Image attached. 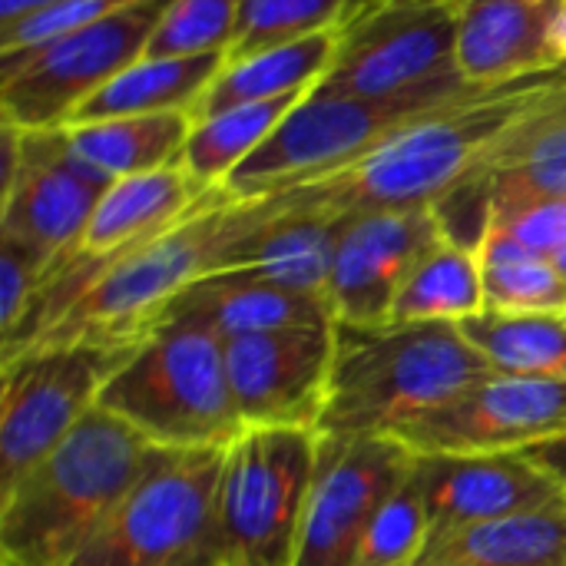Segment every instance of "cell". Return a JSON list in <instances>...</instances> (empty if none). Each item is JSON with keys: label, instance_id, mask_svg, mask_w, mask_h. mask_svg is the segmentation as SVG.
Here are the masks:
<instances>
[{"label": "cell", "instance_id": "15", "mask_svg": "<svg viewBox=\"0 0 566 566\" xmlns=\"http://www.w3.org/2000/svg\"><path fill=\"white\" fill-rule=\"evenodd\" d=\"M441 239L448 235L434 206L345 219L328 279L332 318L345 325L391 322V308L405 279Z\"/></svg>", "mask_w": 566, "mask_h": 566}, {"label": "cell", "instance_id": "10", "mask_svg": "<svg viewBox=\"0 0 566 566\" xmlns=\"http://www.w3.org/2000/svg\"><path fill=\"white\" fill-rule=\"evenodd\" d=\"M458 70V0H371L315 83L325 96H398Z\"/></svg>", "mask_w": 566, "mask_h": 566}, {"label": "cell", "instance_id": "23", "mask_svg": "<svg viewBox=\"0 0 566 566\" xmlns=\"http://www.w3.org/2000/svg\"><path fill=\"white\" fill-rule=\"evenodd\" d=\"M481 179L494 196L566 199V83L544 96L488 156Z\"/></svg>", "mask_w": 566, "mask_h": 566}, {"label": "cell", "instance_id": "21", "mask_svg": "<svg viewBox=\"0 0 566 566\" xmlns=\"http://www.w3.org/2000/svg\"><path fill=\"white\" fill-rule=\"evenodd\" d=\"M566 564V497L484 521L428 544L418 566H560Z\"/></svg>", "mask_w": 566, "mask_h": 566}, {"label": "cell", "instance_id": "22", "mask_svg": "<svg viewBox=\"0 0 566 566\" xmlns=\"http://www.w3.org/2000/svg\"><path fill=\"white\" fill-rule=\"evenodd\" d=\"M226 53L199 56H143L99 93H93L70 123L116 119V116H149V113H192L212 80L222 73Z\"/></svg>", "mask_w": 566, "mask_h": 566}, {"label": "cell", "instance_id": "18", "mask_svg": "<svg viewBox=\"0 0 566 566\" xmlns=\"http://www.w3.org/2000/svg\"><path fill=\"white\" fill-rule=\"evenodd\" d=\"M342 226V219L328 216L279 212L265 196L252 199L249 229L222 249L209 275H239L328 302Z\"/></svg>", "mask_w": 566, "mask_h": 566}, {"label": "cell", "instance_id": "30", "mask_svg": "<svg viewBox=\"0 0 566 566\" xmlns=\"http://www.w3.org/2000/svg\"><path fill=\"white\" fill-rule=\"evenodd\" d=\"M368 3L371 0H239L235 40L226 63H239L325 30H342Z\"/></svg>", "mask_w": 566, "mask_h": 566}, {"label": "cell", "instance_id": "13", "mask_svg": "<svg viewBox=\"0 0 566 566\" xmlns=\"http://www.w3.org/2000/svg\"><path fill=\"white\" fill-rule=\"evenodd\" d=\"M566 438V381L491 371L408 428L411 454H524Z\"/></svg>", "mask_w": 566, "mask_h": 566}, {"label": "cell", "instance_id": "28", "mask_svg": "<svg viewBox=\"0 0 566 566\" xmlns=\"http://www.w3.org/2000/svg\"><path fill=\"white\" fill-rule=\"evenodd\" d=\"M484 308L517 315H566V279L554 259L534 255L514 235L488 222L478 245Z\"/></svg>", "mask_w": 566, "mask_h": 566}, {"label": "cell", "instance_id": "19", "mask_svg": "<svg viewBox=\"0 0 566 566\" xmlns=\"http://www.w3.org/2000/svg\"><path fill=\"white\" fill-rule=\"evenodd\" d=\"M212 189L202 186L182 163L116 179L99 196L73 255L109 259L143 245L186 219Z\"/></svg>", "mask_w": 566, "mask_h": 566}, {"label": "cell", "instance_id": "9", "mask_svg": "<svg viewBox=\"0 0 566 566\" xmlns=\"http://www.w3.org/2000/svg\"><path fill=\"white\" fill-rule=\"evenodd\" d=\"M139 348V345H136ZM136 348L60 345L0 368V494L36 468L96 408L109 375Z\"/></svg>", "mask_w": 566, "mask_h": 566}, {"label": "cell", "instance_id": "17", "mask_svg": "<svg viewBox=\"0 0 566 566\" xmlns=\"http://www.w3.org/2000/svg\"><path fill=\"white\" fill-rule=\"evenodd\" d=\"M566 63V0H458V70L478 90Z\"/></svg>", "mask_w": 566, "mask_h": 566}, {"label": "cell", "instance_id": "24", "mask_svg": "<svg viewBox=\"0 0 566 566\" xmlns=\"http://www.w3.org/2000/svg\"><path fill=\"white\" fill-rule=\"evenodd\" d=\"M338 36L342 30H325L305 40H295L289 46H275L249 60L226 63L222 73L212 80V86L202 93V99L192 106L189 113L192 123L209 119L242 103L275 99L289 93H312L338 50Z\"/></svg>", "mask_w": 566, "mask_h": 566}, {"label": "cell", "instance_id": "27", "mask_svg": "<svg viewBox=\"0 0 566 566\" xmlns=\"http://www.w3.org/2000/svg\"><path fill=\"white\" fill-rule=\"evenodd\" d=\"M464 338L484 355L491 371L566 381V315L478 312L461 322Z\"/></svg>", "mask_w": 566, "mask_h": 566}, {"label": "cell", "instance_id": "6", "mask_svg": "<svg viewBox=\"0 0 566 566\" xmlns=\"http://www.w3.org/2000/svg\"><path fill=\"white\" fill-rule=\"evenodd\" d=\"M226 451H166L70 566H219Z\"/></svg>", "mask_w": 566, "mask_h": 566}, {"label": "cell", "instance_id": "8", "mask_svg": "<svg viewBox=\"0 0 566 566\" xmlns=\"http://www.w3.org/2000/svg\"><path fill=\"white\" fill-rule=\"evenodd\" d=\"M169 0H136L90 27L0 56V113L20 129H56L109 80L146 56Z\"/></svg>", "mask_w": 566, "mask_h": 566}, {"label": "cell", "instance_id": "35", "mask_svg": "<svg viewBox=\"0 0 566 566\" xmlns=\"http://www.w3.org/2000/svg\"><path fill=\"white\" fill-rule=\"evenodd\" d=\"M524 454H531L541 468H547V471L566 488V438H560V441H547V444L531 448V451H524Z\"/></svg>", "mask_w": 566, "mask_h": 566}, {"label": "cell", "instance_id": "29", "mask_svg": "<svg viewBox=\"0 0 566 566\" xmlns=\"http://www.w3.org/2000/svg\"><path fill=\"white\" fill-rule=\"evenodd\" d=\"M308 93H289L275 99L242 103L232 109H222L209 119H199L186 139L182 166L202 182V186H222L272 133L275 126L292 113V106Z\"/></svg>", "mask_w": 566, "mask_h": 566}, {"label": "cell", "instance_id": "36", "mask_svg": "<svg viewBox=\"0 0 566 566\" xmlns=\"http://www.w3.org/2000/svg\"><path fill=\"white\" fill-rule=\"evenodd\" d=\"M63 0H0V27H10L23 17H33L40 10H50Z\"/></svg>", "mask_w": 566, "mask_h": 566}, {"label": "cell", "instance_id": "32", "mask_svg": "<svg viewBox=\"0 0 566 566\" xmlns=\"http://www.w3.org/2000/svg\"><path fill=\"white\" fill-rule=\"evenodd\" d=\"M431 544V521L424 497L415 484V468L408 481L388 497L368 527L355 566H418Z\"/></svg>", "mask_w": 566, "mask_h": 566}, {"label": "cell", "instance_id": "25", "mask_svg": "<svg viewBox=\"0 0 566 566\" xmlns=\"http://www.w3.org/2000/svg\"><path fill=\"white\" fill-rule=\"evenodd\" d=\"M192 126L196 123L189 113H149L66 123V136L83 163H90L93 169L116 182L126 176L176 166L182 159Z\"/></svg>", "mask_w": 566, "mask_h": 566}, {"label": "cell", "instance_id": "37", "mask_svg": "<svg viewBox=\"0 0 566 566\" xmlns=\"http://www.w3.org/2000/svg\"><path fill=\"white\" fill-rule=\"evenodd\" d=\"M554 265H557V272L566 279V245L557 252V255H554Z\"/></svg>", "mask_w": 566, "mask_h": 566}, {"label": "cell", "instance_id": "34", "mask_svg": "<svg viewBox=\"0 0 566 566\" xmlns=\"http://www.w3.org/2000/svg\"><path fill=\"white\" fill-rule=\"evenodd\" d=\"M46 282V265L23 245L0 239V332L10 338L33 308Z\"/></svg>", "mask_w": 566, "mask_h": 566}, {"label": "cell", "instance_id": "5", "mask_svg": "<svg viewBox=\"0 0 566 566\" xmlns=\"http://www.w3.org/2000/svg\"><path fill=\"white\" fill-rule=\"evenodd\" d=\"M481 93L461 73L431 80L398 96H302L275 133L222 182L232 199H262L282 189H295L325 179L428 113H438L458 99Z\"/></svg>", "mask_w": 566, "mask_h": 566}, {"label": "cell", "instance_id": "33", "mask_svg": "<svg viewBox=\"0 0 566 566\" xmlns=\"http://www.w3.org/2000/svg\"><path fill=\"white\" fill-rule=\"evenodd\" d=\"M491 226L514 235L534 255L554 259L566 245V199L557 196H494Z\"/></svg>", "mask_w": 566, "mask_h": 566}, {"label": "cell", "instance_id": "3", "mask_svg": "<svg viewBox=\"0 0 566 566\" xmlns=\"http://www.w3.org/2000/svg\"><path fill=\"white\" fill-rule=\"evenodd\" d=\"M103 408L0 494V566H70L163 458Z\"/></svg>", "mask_w": 566, "mask_h": 566}, {"label": "cell", "instance_id": "38", "mask_svg": "<svg viewBox=\"0 0 566 566\" xmlns=\"http://www.w3.org/2000/svg\"><path fill=\"white\" fill-rule=\"evenodd\" d=\"M560 566H566V564H560Z\"/></svg>", "mask_w": 566, "mask_h": 566}, {"label": "cell", "instance_id": "31", "mask_svg": "<svg viewBox=\"0 0 566 566\" xmlns=\"http://www.w3.org/2000/svg\"><path fill=\"white\" fill-rule=\"evenodd\" d=\"M239 23V0H169L159 17L146 56H199L229 53Z\"/></svg>", "mask_w": 566, "mask_h": 566}, {"label": "cell", "instance_id": "20", "mask_svg": "<svg viewBox=\"0 0 566 566\" xmlns=\"http://www.w3.org/2000/svg\"><path fill=\"white\" fill-rule=\"evenodd\" d=\"M163 322H196L226 342L275 328L335 325L325 298L239 275H202L172 302Z\"/></svg>", "mask_w": 566, "mask_h": 566}, {"label": "cell", "instance_id": "11", "mask_svg": "<svg viewBox=\"0 0 566 566\" xmlns=\"http://www.w3.org/2000/svg\"><path fill=\"white\" fill-rule=\"evenodd\" d=\"M415 454L391 438H322L295 566H355L388 497L408 481Z\"/></svg>", "mask_w": 566, "mask_h": 566}, {"label": "cell", "instance_id": "2", "mask_svg": "<svg viewBox=\"0 0 566 566\" xmlns=\"http://www.w3.org/2000/svg\"><path fill=\"white\" fill-rule=\"evenodd\" d=\"M488 375L491 365L454 322H335L318 434L398 441Z\"/></svg>", "mask_w": 566, "mask_h": 566}, {"label": "cell", "instance_id": "7", "mask_svg": "<svg viewBox=\"0 0 566 566\" xmlns=\"http://www.w3.org/2000/svg\"><path fill=\"white\" fill-rule=\"evenodd\" d=\"M318 464V431L245 428L226 451L219 566H295Z\"/></svg>", "mask_w": 566, "mask_h": 566}, {"label": "cell", "instance_id": "16", "mask_svg": "<svg viewBox=\"0 0 566 566\" xmlns=\"http://www.w3.org/2000/svg\"><path fill=\"white\" fill-rule=\"evenodd\" d=\"M415 484L431 541L566 497L564 484L531 454H415Z\"/></svg>", "mask_w": 566, "mask_h": 566}, {"label": "cell", "instance_id": "12", "mask_svg": "<svg viewBox=\"0 0 566 566\" xmlns=\"http://www.w3.org/2000/svg\"><path fill=\"white\" fill-rule=\"evenodd\" d=\"M109 182L113 179L73 153L66 126L23 129L20 163L3 182L0 239L23 245L50 275L76 252Z\"/></svg>", "mask_w": 566, "mask_h": 566}, {"label": "cell", "instance_id": "26", "mask_svg": "<svg viewBox=\"0 0 566 566\" xmlns=\"http://www.w3.org/2000/svg\"><path fill=\"white\" fill-rule=\"evenodd\" d=\"M484 312V275L478 252L441 239L405 279L391 322L415 325V322H454Z\"/></svg>", "mask_w": 566, "mask_h": 566}, {"label": "cell", "instance_id": "1", "mask_svg": "<svg viewBox=\"0 0 566 566\" xmlns=\"http://www.w3.org/2000/svg\"><path fill=\"white\" fill-rule=\"evenodd\" d=\"M564 83L566 63L481 90L421 116L358 163L265 199L279 212H312L342 222L368 212L434 206L481 176L494 146Z\"/></svg>", "mask_w": 566, "mask_h": 566}, {"label": "cell", "instance_id": "4", "mask_svg": "<svg viewBox=\"0 0 566 566\" xmlns=\"http://www.w3.org/2000/svg\"><path fill=\"white\" fill-rule=\"evenodd\" d=\"M96 408L159 451L229 448L245 431L229 388L226 338L196 322H163L109 375Z\"/></svg>", "mask_w": 566, "mask_h": 566}, {"label": "cell", "instance_id": "14", "mask_svg": "<svg viewBox=\"0 0 566 566\" xmlns=\"http://www.w3.org/2000/svg\"><path fill=\"white\" fill-rule=\"evenodd\" d=\"M335 325L275 328L226 342L229 388L242 428L318 431Z\"/></svg>", "mask_w": 566, "mask_h": 566}]
</instances>
